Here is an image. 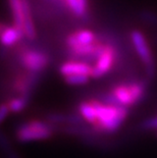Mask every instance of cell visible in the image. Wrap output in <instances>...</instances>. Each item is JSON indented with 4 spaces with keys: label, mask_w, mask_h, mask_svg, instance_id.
<instances>
[{
    "label": "cell",
    "mask_w": 157,
    "mask_h": 158,
    "mask_svg": "<svg viewBox=\"0 0 157 158\" xmlns=\"http://www.w3.org/2000/svg\"><path fill=\"white\" fill-rule=\"evenodd\" d=\"M97 113V122L94 129L101 133H113L118 130L128 115V109L123 106L107 104L98 100H90Z\"/></svg>",
    "instance_id": "cell-1"
},
{
    "label": "cell",
    "mask_w": 157,
    "mask_h": 158,
    "mask_svg": "<svg viewBox=\"0 0 157 158\" xmlns=\"http://www.w3.org/2000/svg\"><path fill=\"white\" fill-rule=\"evenodd\" d=\"M121 106L126 107L138 103L145 94L144 84L139 82L116 85L110 91Z\"/></svg>",
    "instance_id": "cell-2"
},
{
    "label": "cell",
    "mask_w": 157,
    "mask_h": 158,
    "mask_svg": "<svg viewBox=\"0 0 157 158\" xmlns=\"http://www.w3.org/2000/svg\"><path fill=\"white\" fill-rule=\"evenodd\" d=\"M51 136V127L48 123L40 120H31L22 124L16 132V137L21 142H31L48 139Z\"/></svg>",
    "instance_id": "cell-3"
},
{
    "label": "cell",
    "mask_w": 157,
    "mask_h": 158,
    "mask_svg": "<svg viewBox=\"0 0 157 158\" xmlns=\"http://www.w3.org/2000/svg\"><path fill=\"white\" fill-rule=\"evenodd\" d=\"M131 39L136 52L138 53L142 62L146 66L147 73L149 76L152 77L154 75V60H153L152 52L146 41L145 36L138 30H135L131 33Z\"/></svg>",
    "instance_id": "cell-4"
},
{
    "label": "cell",
    "mask_w": 157,
    "mask_h": 158,
    "mask_svg": "<svg viewBox=\"0 0 157 158\" xmlns=\"http://www.w3.org/2000/svg\"><path fill=\"white\" fill-rule=\"evenodd\" d=\"M19 62L29 73H40L49 63V57L44 52L35 49H27L19 56Z\"/></svg>",
    "instance_id": "cell-5"
},
{
    "label": "cell",
    "mask_w": 157,
    "mask_h": 158,
    "mask_svg": "<svg viewBox=\"0 0 157 158\" xmlns=\"http://www.w3.org/2000/svg\"><path fill=\"white\" fill-rule=\"evenodd\" d=\"M116 55H118V52H116V49L113 47V45L109 44V43L107 44L105 43L104 49L95 61V65L93 66L91 75L92 78H101L105 73H107L114 64Z\"/></svg>",
    "instance_id": "cell-6"
},
{
    "label": "cell",
    "mask_w": 157,
    "mask_h": 158,
    "mask_svg": "<svg viewBox=\"0 0 157 158\" xmlns=\"http://www.w3.org/2000/svg\"><path fill=\"white\" fill-rule=\"evenodd\" d=\"M93 66H91L87 61H79V60H71L64 62L59 68V72L63 76L71 75H92Z\"/></svg>",
    "instance_id": "cell-7"
},
{
    "label": "cell",
    "mask_w": 157,
    "mask_h": 158,
    "mask_svg": "<svg viewBox=\"0 0 157 158\" xmlns=\"http://www.w3.org/2000/svg\"><path fill=\"white\" fill-rule=\"evenodd\" d=\"M96 42V38L94 33L89 30H79L69 34L66 38V46L68 49L80 45H88Z\"/></svg>",
    "instance_id": "cell-8"
},
{
    "label": "cell",
    "mask_w": 157,
    "mask_h": 158,
    "mask_svg": "<svg viewBox=\"0 0 157 158\" xmlns=\"http://www.w3.org/2000/svg\"><path fill=\"white\" fill-rule=\"evenodd\" d=\"M0 31H1V43L3 47L13 46L19 40L23 39V37H25L24 32L14 25L12 27H9L2 23Z\"/></svg>",
    "instance_id": "cell-9"
},
{
    "label": "cell",
    "mask_w": 157,
    "mask_h": 158,
    "mask_svg": "<svg viewBox=\"0 0 157 158\" xmlns=\"http://www.w3.org/2000/svg\"><path fill=\"white\" fill-rule=\"evenodd\" d=\"M23 7H24V34L29 40H34L36 38V29L29 0H23Z\"/></svg>",
    "instance_id": "cell-10"
},
{
    "label": "cell",
    "mask_w": 157,
    "mask_h": 158,
    "mask_svg": "<svg viewBox=\"0 0 157 158\" xmlns=\"http://www.w3.org/2000/svg\"><path fill=\"white\" fill-rule=\"evenodd\" d=\"M8 4L11 10L13 25L24 32V7H23V0H8Z\"/></svg>",
    "instance_id": "cell-11"
},
{
    "label": "cell",
    "mask_w": 157,
    "mask_h": 158,
    "mask_svg": "<svg viewBox=\"0 0 157 158\" xmlns=\"http://www.w3.org/2000/svg\"><path fill=\"white\" fill-rule=\"evenodd\" d=\"M79 112L81 113L82 117L88 123L95 124L97 122V113L94 105L91 101H84L80 104Z\"/></svg>",
    "instance_id": "cell-12"
},
{
    "label": "cell",
    "mask_w": 157,
    "mask_h": 158,
    "mask_svg": "<svg viewBox=\"0 0 157 158\" xmlns=\"http://www.w3.org/2000/svg\"><path fill=\"white\" fill-rule=\"evenodd\" d=\"M66 6L78 18H83L88 10V0H65Z\"/></svg>",
    "instance_id": "cell-13"
},
{
    "label": "cell",
    "mask_w": 157,
    "mask_h": 158,
    "mask_svg": "<svg viewBox=\"0 0 157 158\" xmlns=\"http://www.w3.org/2000/svg\"><path fill=\"white\" fill-rule=\"evenodd\" d=\"M28 98L29 97H26V96H21L19 98H13L9 101L8 104V107L10 109V111L13 112H19L22 111L23 109L25 108L26 105H27V102H28Z\"/></svg>",
    "instance_id": "cell-14"
},
{
    "label": "cell",
    "mask_w": 157,
    "mask_h": 158,
    "mask_svg": "<svg viewBox=\"0 0 157 158\" xmlns=\"http://www.w3.org/2000/svg\"><path fill=\"white\" fill-rule=\"evenodd\" d=\"M91 76L88 75H71L64 77V81L69 85H85L90 81Z\"/></svg>",
    "instance_id": "cell-15"
},
{
    "label": "cell",
    "mask_w": 157,
    "mask_h": 158,
    "mask_svg": "<svg viewBox=\"0 0 157 158\" xmlns=\"http://www.w3.org/2000/svg\"><path fill=\"white\" fill-rule=\"evenodd\" d=\"M9 111H10V109H9V107H8V104H5V103L1 104V109H0V120H1V122H4L5 117L8 115Z\"/></svg>",
    "instance_id": "cell-16"
},
{
    "label": "cell",
    "mask_w": 157,
    "mask_h": 158,
    "mask_svg": "<svg viewBox=\"0 0 157 158\" xmlns=\"http://www.w3.org/2000/svg\"><path fill=\"white\" fill-rule=\"evenodd\" d=\"M145 129H157V117L150 118L144 123Z\"/></svg>",
    "instance_id": "cell-17"
}]
</instances>
